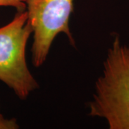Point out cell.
I'll list each match as a JSON object with an SVG mask.
<instances>
[{"mask_svg": "<svg viewBox=\"0 0 129 129\" xmlns=\"http://www.w3.org/2000/svg\"><path fill=\"white\" fill-rule=\"evenodd\" d=\"M89 115L107 121L110 129H129V46L116 35L97 79Z\"/></svg>", "mask_w": 129, "mask_h": 129, "instance_id": "6da1fadb", "label": "cell"}, {"mask_svg": "<svg viewBox=\"0 0 129 129\" xmlns=\"http://www.w3.org/2000/svg\"><path fill=\"white\" fill-rule=\"evenodd\" d=\"M32 34L26 10L17 12L10 22L0 27V81L22 100L39 88L26 61V47Z\"/></svg>", "mask_w": 129, "mask_h": 129, "instance_id": "7a4b0ae2", "label": "cell"}, {"mask_svg": "<svg viewBox=\"0 0 129 129\" xmlns=\"http://www.w3.org/2000/svg\"><path fill=\"white\" fill-rule=\"evenodd\" d=\"M74 0H25L28 22L33 34L32 64L39 68L45 63L52 44L60 33H64L70 44L75 40L69 20L73 11Z\"/></svg>", "mask_w": 129, "mask_h": 129, "instance_id": "3957f363", "label": "cell"}, {"mask_svg": "<svg viewBox=\"0 0 129 129\" xmlns=\"http://www.w3.org/2000/svg\"><path fill=\"white\" fill-rule=\"evenodd\" d=\"M0 7H14L17 12H23L26 10L25 0H0Z\"/></svg>", "mask_w": 129, "mask_h": 129, "instance_id": "277c9868", "label": "cell"}, {"mask_svg": "<svg viewBox=\"0 0 129 129\" xmlns=\"http://www.w3.org/2000/svg\"><path fill=\"white\" fill-rule=\"evenodd\" d=\"M19 128V125L16 119H7L2 114H0V129H17Z\"/></svg>", "mask_w": 129, "mask_h": 129, "instance_id": "5b68a950", "label": "cell"}]
</instances>
